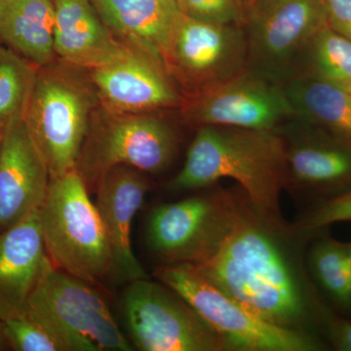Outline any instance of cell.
Instances as JSON below:
<instances>
[{
    "instance_id": "obj_23",
    "label": "cell",
    "mask_w": 351,
    "mask_h": 351,
    "mask_svg": "<svg viewBox=\"0 0 351 351\" xmlns=\"http://www.w3.org/2000/svg\"><path fill=\"white\" fill-rule=\"evenodd\" d=\"M308 75L341 84L351 80V40L329 25L315 34L297 75Z\"/></svg>"
},
{
    "instance_id": "obj_3",
    "label": "cell",
    "mask_w": 351,
    "mask_h": 351,
    "mask_svg": "<svg viewBox=\"0 0 351 351\" xmlns=\"http://www.w3.org/2000/svg\"><path fill=\"white\" fill-rule=\"evenodd\" d=\"M40 226L54 267L91 284L112 271L103 221L76 169L50 180L40 207Z\"/></svg>"
},
{
    "instance_id": "obj_16",
    "label": "cell",
    "mask_w": 351,
    "mask_h": 351,
    "mask_svg": "<svg viewBox=\"0 0 351 351\" xmlns=\"http://www.w3.org/2000/svg\"><path fill=\"white\" fill-rule=\"evenodd\" d=\"M149 189L140 170L119 165L101 176L95 191L96 207L112 253V270L128 282L149 278L134 255L131 243L132 223Z\"/></svg>"
},
{
    "instance_id": "obj_19",
    "label": "cell",
    "mask_w": 351,
    "mask_h": 351,
    "mask_svg": "<svg viewBox=\"0 0 351 351\" xmlns=\"http://www.w3.org/2000/svg\"><path fill=\"white\" fill-rule=\"evenodd\" d=\"M115 38L164 63L182 13L177 0H91Z\"/></svg>"
},
{
    "instance_id": "obj_1",
    "label": "cell",
    "mask_w": 351,
    "mask_h": 351,
    "mask_svg": "<svg viewBox=\"0 0 351 351\" xmlns=\"http://www.w3.org/2000/svg\"><path fill=\"white\" fill-rule=\"evenodd\" d=\"M306 242L290 223L265 218L245 196L213 257L193 267L267 322L318 336L324 302L302 262L300 248Z\"/></svg>"
},
{
    "instance_id": "obj_18",
    "label": "cell",
    "mask_w": 351,
    "mask_h": 351,
    "mask_svg": "<svg viewBox=\"0 0 351 351\" xmlns=\"http://www.w3.org/2000/svg\"><path fill=\"white\" fill-rule=\"evenodd\" d=\"M51 265L38 208L19 223L0 233V306L24 307Z\"/></svg>"
},
{
    "instance_id": "obj_6",
    "label": "cell",
    "mask_w": 351,
    "mask_h": 351,
    "mask_svg": "<svg viewBox=\"0 0 351 351\" xmlns=\"http://www.w3.org/2000/svg\"><path fill=\"white\" fill-rule=\"evenodd\" d=\"M154 276L195 309L228 351H318L326 348L319 336L263 319L191 265H160Z\"/></svg>"
},
{
    "instance_id": "obj_34",
    "label": "cell",
    "mask_w": 351,
    "mask_h": 351,
    "mask_svg": "<svg viewBox=\"0 0 351 351\" xmlns=\"http://www.w3.org/2000/svg\"><path fill=\"white\" fill-rule=\"evenodd\" d=\"M0 147H1V135H0Z\"/></svg>"
},
{
    "instance_id": "obj_29",
    "label": "cell",
    "mask_w": 351,
    "mask_h": 351,
    "mask_svg": "<svg viewBox=\"0 0 351 351\" xmlns=\"http://www.w3.org/2000/svg\"><path fill=\"white\" fill-rule=\"evenodd\" d=\"M328 25L351 40V0H323Z\"/></svg>"
},
{
    "instance_id": "obj_15",
    "label": "cell",
    "mask_w": 351,
    "mask_h": 351,
    "mask_svg": "<svg viewBox=\"0 0 351 351\" xmlns=\"http://www.w3.org/2000/svg\"><path fill=\"white\" fill-rule=\"evenodd\" d=\"M0 233L40 208L50 184L43 156L27 131L24 117L0 132Z\"/></svg>"
},
{
    "instance_id": "obj_30",
    "label": "cell",
    "mask_w": 351,
    "mask_h": 351,
    "mask_svg": "<svg viewBox=\"0 0 351 351\" xmlns=\"http://www.w3.org/2000/svg\"><path fill=\"white\" fill-rule=\"evenodd\" d=\"M9 350L8 343H7L5 336H4L3 325L0 321V351Z\"/></svg>"
},
{
    "instance_id": "obj_32",
    "label": "cell",
    "mask_w": 351,
    "mask_h": 351,
    "mask_svg": "<svg viewBox=\"0 0 351 351\" xmlns=\"http://www.w3.org/2000/svg\"><path fill=\"white\" fill-rule=\"evenodd\" d=\"M339 86L343 88L348 94L351 95V80L350 82L341 83V84H339Z\"/></svg>"
},
{
    "instance_id": "obj_8",
    "label": "cell",
    "mask_w": 351,
    "mask_h": 351,
    "mask_svg": "<svg viewBox=\"0 0 351 351\" xmlns=\"http://www.w3.org/2000/svg\"><path fill=\"white\" fill-rule=\"evenodd\" d=\"M177 134L169 124L147 113L104 110L91 119L76 171L88 191H96L101 176L115 166L159 173L172 162Z\"/></svg>"
},
{
    "instance_id": "obj_7",
    "label": "cell",
    "mask_w": 351,
    "mask_h": 351,
    "mask_svg": "<svg viewBox=\"0 0 351 351\" xmlns=\"http://www.w3.org/2000/svg\"><path fill=\"white\" fill-rule=\"evenodd\" d=\"M25 306L63 351H131L103 297L87 282L52 265Z\"/></svg>"
},
{
    "instance_id": "obj_4",
    "label": "cell",
    "mask_w": 351,
    "mask_h": 351,
    "mask_svg": "<svg viewBox=\"0 0 351 351\" xmlns=\"http://www.w3.org/2000/svg\"><path fill=\"white\" fill-rule=\"evenodd\" d=\"M199 191V189H198ZM177 202L164 203L147 219V248L161 265L198 267L213 257L239 218L245 193L219 182Z\"/></svg>"
},
{
    "instance_id": "obj_14",
    "label": "cell",
    "mask_w": 351,
    "mask_h": 351,
    "mask_svg": "<svg viewBox=\"0 0 351 351\" xmlns=\"http://www.w3.org/2000/svg\"><path fill=\"white\" fill-rule=\"evenodd\" d=\"M91 80L112 112L145 113L184 103L163 62L131 44L117 61L91 69Z\"/></svg>"
},
{
    "instance_id": "obj_27",
    "label": "cell",
    "mask_w": 351,
    "mask_h": 351,
    "mask_svg": "<svg viewBox=\"0 0 351 351\" xmlns=\"http://www.w3.org/2000/svg\"><path fill=\"white\" fill-rule=\"evenodd\" d=\"M184 15L213 24L243 27L245 11L241 0H177Z\"/></svg>"
},
{
    "instance_id": "obj_28",
    "label": "cell",
    "mask_w": 351,
    "mask_h": 351,
    "mask_svg": "<svg viewBox=\"0 0 351 351\" xmlns=\"http://www.w3.org/2000/svg\"><path fill=\"white\" fill-rule=\"evenodd\" d=\"M319 324L335 350L351 351V321L337 315L324 302L321 307Z\"/></svg>"
},
{
    "instance_id": "obj_22",
    "label": "cell",
    "mask_w": 351,
    "mask_h": 351,
    "mask_svg": "<svg viewBox=\"0 0 351 351\" xmlns=\"http://www.w3.org/2000/svg\"><path fill=\"white\" fill-rule=\"evenodd\" d=\"M315 240L308 254L314 278L337 306L351 309V267L348 244L326 234Z\"/></svg>"
},
{
    "instance_id": "obj_35",
    "label": "cell",
    "mask_w": 351,
    "mask_h": 351,
    "mask_svg": "<svg viewBox=\"0 0 351 351\" xmlns=\"http://www.w3.org/2000/svg\"><path fill=\"white\" fill-rule=\"evenodd\" d=\"M241 3H242V2H241Z\"/></svg>"
},
{
    "instance_id": "obj_26",
    "label": "cell",
    "mask_w": 351,
    "mask_h": 351,
    "mask_svg": "<svg viewBox=\"0 0 351 351\" xmlns=\"http://www.w3.org/2000/svg\"><path fill=\"white\" fill-rule=\"evenodd\" d=\"M343 221H351V189L313 203L290 226L295 234L307 241L328 226Z\"/></svg>"
},
{
    "instance_id": "obj_12",
    "label": "cell",
    "mask_w": 351,
    "mask_h": 351,
    "mask_svg": "<svg viewBox=\"0 0 351 351\" xmlns=\"http://www.w3.org/2000/svg\"><path fill=\"white\" fill-rule=\"evenodd\" d=\"M164 64L191 96L226 82L246 69L244 27L202 22L182 14Z\"/></svg>"
},
{
    "instance_id": "obj_33",
    "label": "cell",
    "mask_w": 351,
    "mask_h": 351,
    "mask_svg": "<svg viewBox=\"0 0 351 351\" xmlns=\"http://www.w3.org/2000/svg\"><path fill=\"white\" fill-rule=\"evenodd\" d=\"M346 244H348V256H350V267H351V242H350V243H346Z\"/></svg>"
},
{
    "instance_id": "obj_9",
    "label": "cell",
    "mask_w": 351,
    "mask_h": 351,
    "mask_svg": "<svg viewBox=\"0 0 351 351\" xmlns=\"http://www.w3.org/2000/svg\"><path fill=\"white\" fill-rule=\"evenodd\" d=\"M327 25L323 0H257L245 13L246 69L282 84L297 75L307 46Z\"/></svg>"
},
{
    "instance_id": "obj_31",
    "label": "cell",
    "mask_w": 351,
    "mask_h": 351,
    "mask_svg": "<svg viewBox=\"0 0 351 351\" xmlns=\"http://www.w3.org/2000/svg\"><path fill=\"white\" fill-rule=\"evenodd\" d=\"M257 1V0H241L242 5H243L245 13H246L247 9L249 8L254 3V2Z\"/></svg>"
},
{
    "instance_id": "obj_24",
    "label": "cell",
    "mask_w": 351,
    "mask_h": 351,
    "mask_svg": "<svg viewBox=\"0 0 351 351\" xmlns=\"http://www.w3.org/2000/svg\"><path fill=\"white\" fill-rule=\"evenodd\" d=\"M38 66L10 48L0 47V132L24 117Z\"/></svg>"
},
{
    "instance_id": "obj_5",
    "label": "cell",
    "mask_w": 351,
    "mask_h": 351,
    "mask_svg": "<svg viewBox=\"0 0 351 351\" xmlns=\"http://www.w3.org/2000/svg\"><path fill=\"white\" fill-rule=\"evenodd\" d=\"M52 64L38 68L24 115L50 180L75 169L96 106L88 83Z\"/></svg>"
},
{
    "instance_id": "obj_17",
    "label": "cell",
    "mask_w": 351,
    "mask_h": 351,
    "mask_svg": "<svg viewBox=\"0 0 351 351\" xmlns=\"http://www.w3.org/2000/svg\"><path fill=\"white\" fill-rule=\"evenodd\" d=\"M56 56L76 68L94 69L117 61L128 51L110 31L91 0H54Z\"/></svg>"
},
{
    "instance_id": "obj_11",
    "label": "cell",
    "mask_w": 351,
    "mask_h": 351,
    "mask_svg": "<svg viewBox=\"0 0 351 351\" xmlns=\"http://www.w3.org/2000/svg\"><path fill=\"white\" fill-rule=\"evenodd\" d=\"M193 125L276 131L295 117L280 83L245 69L230 80L191 95L182 107Z\"/></svg>"
},
{
    "instance_id": "obj_25",
    "label": "cell",
    "mask_w": 351,
    "mask_h": 351,
    "mask_svg": "<svg viewBox=\"0 0 351 351\" xmlns=\"http://www.w3.org/2000/svg\"><path fill=\"white\" fill-rule=\"evenodd\" d=\"M0 321L9 350L63 351L47 328L25 306L20 308L0 306Z\"/></svg>"
},
{
    "instance_id": "obj_13",
    "label": "cell",
    "mask_w": 351,
    "mask_h": 351,
    "mask_svg": "<svg viewBox=\"0 0 351 351\" xmlns=\"http://www.w3.org/2000/svg\"><path fill=\"white\" fill-rule=\"evenodd\" d=\"M287 161V186L311 204L351 189V145L293 117L276 130Z\"/></svg>"
},
{
    "instance_id": "obj_10",
    "label": "cell",
    "mask_w": 351,
    "mask_h": 351,
    "mask_svg": "<svg viewBox=\"0 0 351 351\" xmlns=\"http://www.w3.org/2000/svg\"><path fill=\"white\" fill-rule=\"evenodd\" d=\"M122 311L138 350L228 351L195 309L163 283L132 281L122 298Z\"/></svg>"
},
{
    "instance_id": "obj_20",
    "label": "cell",
    "mask_w": 351,
    "mask_h": 351,
    "mask_svg": "<svg viewBox=\"0 0 351 351\" xmlns=\"http://www.w3.org/2000/svg\"><path fill=\"white\" fill-rule=\"evenodd\" d=\"M54 0H0V39L36 66L54 62Z\"/></svg>"
},
{
    "instance_id": "obj_21",
    "label": "cell",
    "mask_w": 351,
    "mask_h": 351,
    "mask_svg": "<svg viewBox=\"0 0 351 351\" xmlns=\"http://www.w3.org/2000/svg\"><path fill=\"white\" fill-rule=\"evenodd\" d=\"M295 117L351 145V95L337 83L308 75L282 83Z\"/></svg>"
},
{
    "instance_id": "obj_2",
    "label": "cell",
    "mask_w": 351,
    "mask_h": 351,
    "mask_svg": "<svg viewBox=\"0 0 351 351\" xmlns=\"http://www.w3.org/2000/svg\"><path fill=\"white\" fill-rule=\"evenodd\" d=\"M223 178L234 180L265 218L287 223L280 208L281 193L287 186V161L278 132L199 127L169 188L174 193L198 191Z\"/></svg>"
}]
</instances>
